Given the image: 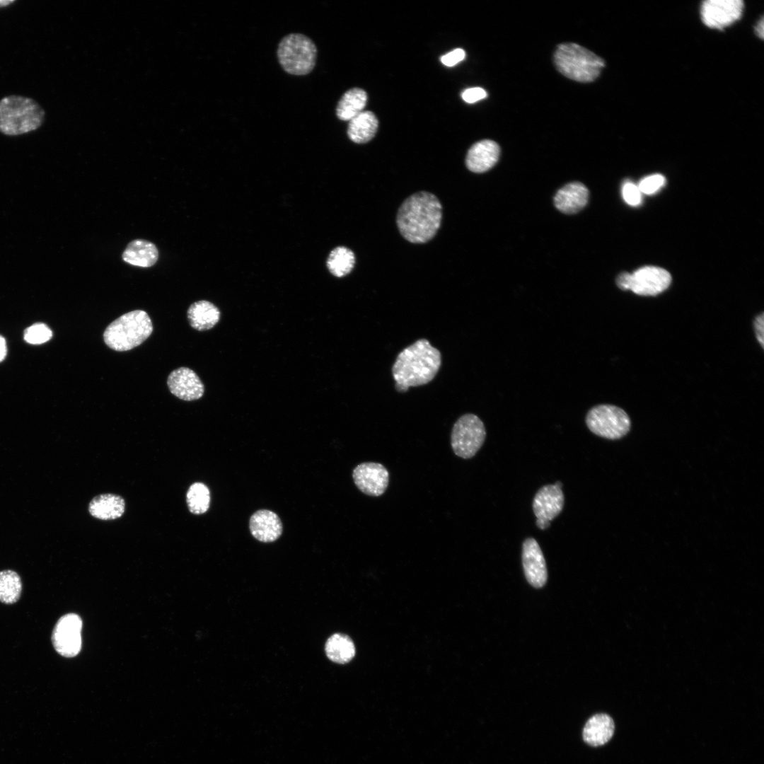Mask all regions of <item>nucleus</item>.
<instances>
[{
    "instance_id": "obj_1",
    "label": "nucleus",
    "mask_w": 764,
    "mask_h": 764,
    "mask_svg": "<svg viewBox=\"0 0 764 764\" xmlns=\"http://www.w3.org/2000/svg\"><path fill=\"white\" fill-rule=\"evenodd\" d=\"M442 219V207L438 198L428 192L408 197L400 205L396 223L400 234L413 243H424L437 233Z\"/></svg>"
},
{
    "instance_id": "obj_2",
    "label": "nucleus",
    "mask_w": 764,
    "mask_h": 764,
    "mask_svg": "<svg viewBox=\"0 0 764 764\" xmlns=\"http://www.w3.org/2000/svg\"><path fill=\"white\" fill-rule=\"evenodd\" d=\"M441 364L440 352L427 339H419L403 349L397 356L392 374L398 392L410 387L428 383L435 377Z\"/></svg>"
},
{
    "instance_id": "obj_3",
    "label": "nucleus",
    "mask_w": 764,
    "mask_h": 764,
    "mask_svg": "<svg viewBox=\"0 0 764 764\" xmlns=\"http://www.w3.org/2000/svg\"><path fill=\"white\" fill-rule=\"evenodd\" d=\"M45 119V112L34 99L11 95L0 100V132L6 136H18L40 128Z\"/></svg>"
},
{
    "instance_id": "obj_4",
    "label": "nucleus",
    "mask_w": 764,
    "mask_h": 764,
    "mask_svg": "<svg viewBox=\"0 0 764 764\" xmlns=\"http://www.w3.org/2000/svg\"><path fill=\"white\" fill-rule=\"evenodd\" d=\"M153 325L148 313L134 310L123 314L105 328L103 340L110 349L123 352L143 343L152 333Z\"/></svg>"
},
{
    "instance_id": "obj_5",
    "label": "nucleus",
    "mask_w": 764,
    "mask_h": 764,
    "mask_svg": "<svg viewBox=\"0 0 764 764\" xmlns=\"http://www.w3.org/2000/svg\"><path fill=\"white\" fill-rule=\"evenodd\" d=\"M553 58L556 69L562 74L583 83L594 81L605 66L601 57L573 42L559 45Z\"/></svg>"
},
{
    "instance_id": "obj_6",
    "label": "nucleus",
    "mask_w": 764,
    "mask_h": 764,
    "mask_svg": "<svg viewBox=\"0 0 764 764\" xmlns=\"http://www.w3.org/2000/svg\"><path fill=\"white\" fill-rule=\"evenodd\" d=\"M277 57L281 66L288 74L306 75L316 65L317 48L308 37L300 33H291L279 42Z\"/></svg>"
},
{
    "instance_id": "obj_7",
    "label": "nucleus",
    "mask_w": 764,
    "mask_h": 764,
    "mask_svg": "<svg viewBox=\"0 0 764 764\" xmlns=\"http://www.w3.org/2000/svg\"><path fill=\"white\" fill-rule=\"evenodd\" d=\"M589 430L608 439H618L630 429V419L625 410L613 405L603 404L593 407L586 416Z\"/></svg>"
},
{
    "instance_id": "obj_8",
    "label": "nucleus",
    "mask_w": 764,
    "mask_h": 764,
    "mask_svg": "<svg viewBox=\"0 0 764 764\" xmlns=\"http://www.w3.org/2000/svg\"><path fill=\"white\" fill-rule=\"evenodd\" d=\"M486 430L477 415L467 413L454 423L451 434V446L454 453L462 458L473 457L483 445Z\"/></svg>"
},
{
    "instance_id": "obj_9",
    "label": "nucleus",
    "mask_w": 764,
    "mask_h": 764,
    "mask_svg": "<svg viewBox=\"0 0 764 764\" xmlns=\"http://www.w3.org/2000/svg\"><path fill=\"white\" fill-rule=\"evenodd\" d=\"M671 282L670 273L661 267H643L633 273L623 272L616 279L617 286L642 296H655L665 291Z\"/></svg>"
},
{
    "instance_id": "obj_10",
    "label": "nucleus",
    "mask_w": 764,
    "mask_h": 764,
    "mask_svg": "<svg viewBox=\"0 0 764 764\" xmlns=\"http://www.w3.org/2000/svg\"><path fill=\"white\" fill-rule=\"evenodd\" d=\"M81 618L75 613L62 616L57 622L52 635L54 648L64 657L76 656L81 648Z\"/></svg>"
},
{
    "instance_id": "obj_11",
    "label": "nucleus",
    "mask_w": 764,
    "mask_h": 764,
    "mask_svg": "<svg viewBox=\"0 0 764 764\" xmlns=\"http://www.w3.org/2000/svg\"><path fill=\"white\" fill-rule=\"evenodd\" d=\"M743 8L741 0H707L701 5V18L706 26L722 30L739 21Z\"/></svg>"
},
{
    "instance_id": "obj_12",
    "label": "nucleus",
    "mask_w": 764,
    "mask_h": 764,
    "mask_svg": "<svg viewBox=\"0 0 764 764\" xmlns=\"http://www.w3.org/2000/svg\"><path fill=\"white\" fill-rule=\"evenodd\" d=\"M565 498L562 489L555 484L542 487L533 501V510L537 518L536 525L542 530L548 528L550 521L562 511Z\"/></svg>"
},
{
    "instance_id": "obj_13",
    "label": "nucleus",
    "mask_w": 764,
    "mask_h": 764,
    "mask_svg": "<svg viewBox=\"0 0 764 764\" xmlns=\"http://www.w3.org/2000/svg\"><path fill=\"white\" fill-rule=\"evenodd\" d=\"M352 478L362 493L371 497H379L388 486L389 473L379 463L364 462L354 468Z\"/></svg>"
},
{
    "instance_id": "obj_14",
    "label": "nucleus",
    "mask_w": 764,
    "mask_h": 764,
    "mask_svg": "<svg viewBox=\"0 0 764 764\" xmlns=\"http://www.w3.org/2000/svg\"><path fill=\"white\" fill-rule=\"evenodd\" d=\"M167 385L177 398L192 401L199 399L204 392V384L197 374L187 367H180L170 373Z\"/></svg>"
},
{
    "instance_id": "obj_15",
    "label": "nucleus",
    "mask_w": 764,
    "mask_h": 764,
    "mask_svg": "<svg viewBox=\"0 0 764 764\" xmlns=\"http://www.w3.org/2000/svg\"><path fill=\"white\" fill-rule=\"evenodd\" d=\"M522 563L527 581L536 588L543 586L548 579L546 563L538 542L526 538L522 546Z\"/></svg>"
},
{
    "instance_id": "obj_16",
    "label": "nucleus",
    "mask_w": 764,
    "mask_h": 764,
    "mask_svg": "<svg viewBox=\"0 0 764 764\" xmlns=\"http://www.w3.org/2000/svg\"><path fill=\"white\" fill-rule=\"evenodd\" d=\"M499 154L500 148L495 141L481 140L475 143L468 151L465 165L473 173H484L497 163Z\"/></svg>"
},
{
    "instance_id": "obj_17",
    "label": "nucleus",
    "mask_w": 764,
    "mask_h": 764,
    "mask_svg": "<svg viewBox=\"0 0 764 764\" xmlns=\"http://www.w3.org/2000/svg\"><path fill=\"white\" fill-rule=\"evenodd\" d=\"M615 732V722L606 713H597L590 717L582 730L583 741L590 746L598 747L607 743Z\"/></svg>"
},
{
    "instance_id": "obj_18",
    "label": "nucleus",
    "mask_w": 764,
    "mask_h": 764,
    "mask_svg": "<svg viewBox=\"0 0 764 764\" xmlns=\"http://www.w3.org/2000/svg\"><path fill=\"white\" fill-rule=\"evenodd\" d=\"M250 530L253 536L263 543L276 540L282 533V523L279 516L267 509L258 510L250 519Z\"/></svg>"
},
{
    "instance_id": "obj_19",
    "label": "nucleus",
    "mask_w": 764,
    "mask_h": 764,
    "mask_svg": "<svg viewBox=\"0 0 764 764\" xmlns=\"http://www.w3.org/2000/svg\"><path fill=\"white\" fill-rule=\"evenodd\" d=\"M589 190L579 182L568 183L560 188L554 197L556 208L565 214H575L588 202Z\"/></svg>"
},
{
    "instance_id": "obj_20",
    "label": "nucleus",
    "mask_w": 764,
    "mask_h": 764,
    "mask_svg": "<svg viewBox=\"0 0 764 764\" xmlns=\"http://www.w3.org/2000/svg\"><path fill=\"white\" fill-rule=\"evenodd\" d=\"M122 258L124 262L132 265L149 267L156 263L158 250L152 242L137 238L128 243L122 254Z\"/></svg>"
},
{
    "instance_id": "obj_21",
    "label": "nucleus",
    "mask_w": 764,
    "mask_h": 764,
    "mask_svg": "<svg viewBox=\"0 0 764 764\" xmlns=\"http://www.w3.org/2000/svg\"><path fill=\"white\" fill-rule=\"evenodd\" d=\"M125 502L117 494L107 493L95 497L89 503L90 514L100 520H115L122 516Z\"/></svg>"
},
{
    "instance_id": "obj_22",
    "label": "nucleus",
    "mask_w": 764,
    "mask_h": 764,
    "mask_svg": "<svg viewBox=\"0 0 764 764\" xmlns=\"http://www.w3.org/2000/svg\"><path fill=\"white\" fill-rule=\"evenodd\" d=\"M187 316L192 328L198 331H205L212 328L219 321L221 313L212 302L200 300L190 306Z\"/></svg>"
},
{
    "instance_id": "obj_23",
    "label": "nucleus",
    "mask_w": 764,
    "mask_h": 764,
    "mask_svg": "<svg viewBox=\"0 0 764 764\" xmlns=\"http://www.w3.org/2000/svg\"><path fill=\"white\" fill-rule=\"evenodd\" d=\"M378 127V121L371 111H362L349 120L347 135L354 143L364 144L371 140Z\"/></svg>"
},
{
    "instance_id": "obj_24",
    "label": "nucleus",
    "mask_w": 764,
    "mask_h": 764,
    "mask_svg": "<svg viewBox=\"0 0 764 764\" xmlns=\"http://www.w3.org/2000/svg\"><path fill=\"white\" fill-rule=\"evenodd\" d=\"M367 94L361 88H353L346 91L336 107L337 117L344 121L350 120L361 112L366 105Z\"/></svg>"
},
{
    "instance_id": "obj_25",
    "label": "nucleus",
    "mask_w": 764,
    "mask_h": 764,
    "mask_svg": "<svg viewBox=\"0 0 764 764\" xmlns=\"http://www.w3.org/2000/svg\"><path fill=\"white\" fill-rule=\"evenodd\" d=\"M325 650L328 659L338 664L347 663L355 655L352 640L342 634H335L330 637L325 643Z\"/></svg>"
},
{
    "instance_id": "obj_26",
    "label": "nucleus",
    "mask_w": 764,
    "mask_h": 764,
    "mask_svg": "<svg viewBox=\"0 0 764 764\" xmlns=\"http://www.w3.org/2000/svg\"><path fill=\"white\" fill-rule=\"evenodd\" d=\"M355 264L354 253L345 246L334 248L329 254L327 267L330 272L337 277H342L348 274Z\"/></svg>"
},
{
    "instance_id": "obj_27",
    "label": "nucleus",
    "mask_w": 764,
    "mask_h": 764,
    "mask_svg": "<svg viewBox=\"0 0 764 764\" xmlns=\"http://www.w3.org/2000/svg\"><path fill=\"white\" fill-rule=\"evenodd\" d=\"M22 591L20 576L14 571H0V601L13 604L18 601Z\"/></svg>"
},
{
    "instance_id": "obj_28",
    "label": "nucleus",
    "mask_w": 764,
    "mask_h": 764,
    "mask_svg": "<svg viewBox=\"0 0 764 764\" xmlns=\"http://www.w3.org/2000/svg\"><path fill=\"white\" fill-rule=\"evenodd\" d=\"M186 501L189 511L194 514L205 513L209 508L210 492L202 482H195L190 485L187 494Z\"/></svg>"
},
{
    "instance_id": "obj_29",
    "label": "nucleus",
    "mask_w": 764,
    "mask_h": 764,
    "mask_svg": "<svg viewBox=\"0 0 764 764\" xmlns=\"http://www.w3.org/2000/svg\"><path fill=\"white\" fill-rule=\"evenodd\" d=\"M52 336V330L43 323H36L28 328L24 332V339L30 344H42L48 341Z\"/></svg>"
},
{
    "instance_id": "obj_30",
    "label": "nucleus",
    "mask_w": 764,
    "mask_h": 764,
    "mask_svg": "<svg viewBox=\"0 0 764 764\" xmlns=\"http://www.w3.org/2000/svg\"><path fill=\"white\" fill-rule=\"evenodd\" d=\"M665 178L660 174H654L642 179L638 187L641 193L652 195L657 192L665 184Z\"/></svg>"
},
{
    "instance_id": "obj_31",
    "label": "nucleus",
    "mask_w": 764,
    "mask_h": 764,
    "mask_svg": "<svg viewBox=\"0 0 764 764\" xmlns=\"http://www.w3.org/2000/svg\"><path fill=\"white\" fill-rule=\"evenodd\" d=\"M638 186L627 182L622 188V195L624 200L630 205L637 206L641 203L642 195Z\"/></svg>"
},
{
    "instance_id": "obj_32",
    "label": "nucleus",
    "mask_w": 764,
    "mask_h": 764,
    "mask_svg": "<svg viewBox=\"0 0 764 764\" xmlns=\"http://www.w3.org/2000/svg\"><path fill=\"white\" fill-rule=\"evenodd\" d=\"M461 97L468 103H473L487 97L486 91L480 87H474L463 91Z\"/></svg>"
},
{
    "instance_id": "obj_33",
    "label": "nucleus",
    "mask_w": 764,
    "mask_h": 764,
    "mask_svg": "<svg viewBox=\"0 0 764 764\" xmlns=\"http://www.w3.org/2000/svg\"><path fill=\"white\" fill-rule=\"evenodd\" d=\"M465 52L463 49L457 48L441 57V62L447 66H453L463 60Z\"/></svg>"
},
{
    "instance_id": "obj_34",
    "label": "nucleus",
    "mask_w": 764,
    "mask_h": 764,
    "mask_svg": "<svg viewBox=\"0 0 764 764\" xmlns=\"http://www.w3.org/2000/svg\"><path fill=\"white\" fill-rule=\"evenodd\" d=\"M754 328H755V332H756V338H757L758 341L759 342V343L760 344L761 347L763 348V345H764V314H763V313H761L759 316H758L756 318V319L754 320Z\"/></svg>"
},
{
    "instance_id": "obj_35",
    "label": "nucleus",
    "mask_w": 764,
    "mask_h": 764,
    "mask_svg": "<svg viewBox=\"0 0 764 764\" xmlns=\"http://www.w3.org/2000/svg\"><path fill=\"white\" fill-rule=\"evenodd\" d=\"M763 23H763V18H761V20H760V21L758 22V23L757 24V25H756V26L755 27V30H756V34L758 35V36L759 37H760L761 39H763V33H764V26H763Z\"/></svg>"
},
{
    "instance_id": "obj_36",
    "label": "nucleus",
    "mask_w": 764,
    "mask_h": 764,
    "mask_svg": "<svg viewBox=\"0 0 764 764\" xmlns=\"http://www.w3.org/2000/svg\"><path fill=\"white\" fill-rule=\"evenodd\" d=\"M14 2L15 0H0V8L8 6Z\"/></svg>"
},
{
    "instance_id": "obj_37",
    "label": "nucleus",
    "mask_w": 764,
    "mask_h": 764,
    "mask_svg": "<svg viewBox=\"0 0 764 764\" xmlns=\"http://www.w3.org/2000/svg\"><path fill=\"white\" fill-rule=\"evenodd\" d=\"M6 354V346L0 347V361H1L5 358Z\"/></svg>"
},
{
    "instance_id": "obj_38",
    "label": "nucleus",
    "mask_w": 764,
    "mask_h": 764,
    "mask_svg": "<svg viewBox=\"0 0 764 764\" xmlns=\"http://www.w3.org/2000/svg\"><path fill=\"white\" fill-rule=\"evenodd\" d=\"M1 346H6V341L5 339L0 335V347Z\"/></svg>"
}]
</instances>
